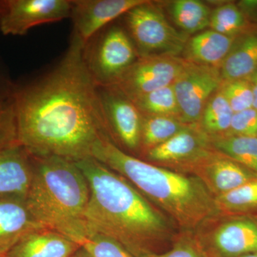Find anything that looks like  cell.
<instances>
[{"label": "cell", "instance_id": "cell-1", "mask_svg": "<svg viewBox=\"0 0 257 257\" xmlns=\"http://www.w3.org/2000/svg\"><path fill=\"white\" fill-rule=\"evenodd\" d=\"M83 49L84 42L72 32L55 66L15 84L18 141L32 156L78 162L92 157L94 147L110 138Z\"/></svg>", "mask_w": 257, "mask_h": 257}, {"label": "cell", "instance_id": "cell-2", "mask_svg": "<svg viewBox=\"0 0 257 257\" xmlns=\"http://www.w3.org/2000/svg\"><path fill=\"white\" fill-rule=\"evenodd\" d=\"M87 179L89 234L114 240L135 257H151L172 245L171 219L119 174L92 157L75 162Z\"/></svg>", "mask_w": 257, "mask_h": 257}, {"label": "cell", "instance_id": "cell-3", "mask_svg": "<svg viewBox=\"0 0 257 257\" xmlns=\"http://www.w3.org/2000/svg\"><path fill=\"white\" fill-rule=\"evenodd\" d=\"M92 157L126 179L185 231H194L219 215L214 197L195 176L140 160L109 138L96 145Z\"/></svg>", "mask_w": 257, "mask_h": 257}, {"label": "cell", "instance_id": "cell-4", "mask_svg": "<svg viewBox=\"0 0 257 257\" xmlns=\"http://www.w3.org/2000/svg\"><path fill=\"white\" fill-rule=\"evenodd\" d=\"M33 171L25 197L34 219L43 227L82 245L89 235L85 212L89 187L73 161L31 155Z\"/></svg>", "mask_w": 257, "mask_h": 257}, {"label": "cell", "instance_id": "cell-5", "mask_svg": "<svg viewBox=\"0 0 257 257\" xmlns=\"http://www.w3.org/2000/svg\"><path fill=\"white\" fill-rule=\"evenodd\" d=\"M139 57L126 29L114 22L84 44V64L97 87L116 84Z\"/></svg>", "mask_w": 257, "mask_h": 257}, {"label": "cell", "instance_id": "cell-6", "mask_svg": "<svg viewBox=\"0 0 257 257\" xmlns=\"http://www.w3.org/2000/svg\"><path fill=\"white\" fill-rule=\"evenodd\" d=\"M123 16L124 28L140 57L177 56L185 48L187 36L170 25L155 3L146 0Z\"/></svg>", "mask_w": 257, "mask_h": 257}, {"label": "cell", "instance_id": "cell-7", "mask_svg": "<svg viewBox=\"0 0 257 257\" xmlns=\"http://www.w3.org/2000/svg\"><path fill=\"white\" fill-rule=\"evenodd\" d=\"M215 151L211 138L199 124H194L145 154L147 162L187 174Z\"/></svg>", "mask_w": 257, "mask_h": 257}, {"label": "cell", "instance_id": "cell-8", "mask_svg": "<svg viewBox=\"0 0 257 257\" xmlns=\"http://www.w3.org/2000/svg\"><path fill=\"white\" fill-rule=\"evenodd\" d=\"M187 62L177 56L140 57L113 86L135 100L152 91L173 85Z\"/></svg>", "mask_w": 257, "mask_h": 257}, {"label": "cell", "instance_id": "cell-9", "mask_svg": "<svg viewBox=\"0 0 257 257\" xmlns=\"http://www.w3.org/2000/svg\"><path fill=\"white\" fill-rule=\"evenodd\" d=\"M223 82L219 69L187 62L173 84L181 121L199 124L208 101Z\"/></svg>", "mask_w": 257, "mask_h": 257}, {"label": "cell", "instance_id": "cell-10", "mask_svg": "<svg viewBox=\"0 0 257 257\" xmlns=\"http://www.w3.org/2000/svg\"><path fill=\"white\" fill-rule=\"evenodd\" d=\"M109 136L130 152L141 151L143 115L116 86L97 87Z\"/></svg>", "mask_w": 257, "mask_h": 257}, {"label": "cell", "instance_id": "cell-11", "mask_svg": "<svg viewBox=\"0 0 257 257\" xmlns=\"http://www.w3.org/2000/svg\"><path fill=\"white\" fill-rule=\"evenodd\" d=\"M72 0H4L3 35L24 36L38 25L70 18Z\"/></svg>", "mask_w": 257, "mask_h": 257}, {"label": "cell", "instance_id": "cell-12", "mask_svg": "<svg viewBox=\"0 0 257 257\" xmlns=\"http://www.w3.org/2000/svg\"><path fill=\"white\" fill-rule=\"evenodd\" d=\"M223 216L212 231L199 236L210 256L239 257L257 253V215Z\"/></svg>", "mask_w": 257, "mask_h": 257}, {"label": "cell", "instance_id": "cell-13", "mask_svg": "<svg viewBox=\"0 0 257 257\" xmlns=\"http://www.w3.org/2000/svg\"><path fill=\"white\" fill-rule=\"evenodd\" d=\"M146 0H72L74 30L86 43L96 32Z\"/></svg>", "mask_w": 257, "mask_h": 257}, {"label": "cell", "instance_id": "cell-14", "mask_svg": "<svg viewBox=\"0 0 257 257\" xmlns=\"http://www.w3.org/2000/svg\"><path fill=\"white\" fill-rule=\"evenodd\" d=\"M189 174L200 179L214 197L257 179L254 172L216 150L193 167Z\"/></svg>", "mask_w": 257, "mask_h": 257}, {"label": "cell", "instance_id": "cell-15", "mask_svg": "<svg viewBox=\"0 0 257 257\" xmlns=\"http://www.w3.org/2000/svg\"><path fill=\"white\" fill-rule=\"evenodd\" d=\"M40 228L43 226L32 216L25 198L0 195V254H6L24 236Z\"/></svg>", "mask_w": 257, "mask_h": 257}, {"label": "cell", "instance_id": "cell-16", "mask_svg": "<svg viewBox=\"0 0 257 257\" xmlns=\"http://www.w3.org/2000/svg\"><path fill=\"white\" fill-rule=\"evenodd\" d=\"M32 171L31 155L20 144L0 150V195L26 197Z\"/></svg>", "mask_w": 257, "mask_h": 257}, {"label": "cell", "instance_id": "cell-17", "mask_svg": "<svg viewBox=\"0 0 257 257\" xmlns=\"http://www.w3.org/2000/svg\"><path fill=\"white\" fill-rule=\"evenodd\" d=\"M80 246L64 235L43 227L24 236L6 257H71Z\"/></svg>", "mask_w": 257, "mask_h": 257}, {"label": "cell", "instance_id": "cell-18", "mask_svg": "<svg viewBox=\"0 0 257 257\" xmlns=\"http://www.w3.org/2000/svg\"><path fill=\"white\" fill-rule=\"evenodd\" d=\"M237 37L225 36L211 30L199 32L187 40L184 60L219 69Z\"/></svg>", "mask_w": 257, "mask_h": 257}, {"label": "cell", "instance_id": "cell-19", "mask_svg": "<svg viewBox=\"0 0 257 257\" xmlns=\"http://www.w3.org/2000/svg\"><path fill=\"white\" fill-rule=\"evenodd\" d=\"M257 69V30H250L235 40L221 64L223 82L247 79Z\"/></svg>", "mask_w": 257, "mask_h": 257}, {"label": "cell", "instance_id": "cell-20", "mask_svg": "<svg viewBox=\"0 0 257 257\" xmlns=\"http://www.w3.org/2000/svg\"><path fill=\"white\" fill-rule=\"evenodd\" d=\"M214 199L219 215H257V179Z\"/></svg>", "mask_w": 257, "mask_h": 257}, {"label": "cell", "instance_id": "cell-21", "mask_svg": "<svg viewBox=\"0 0 257 257\" xmlns=\"http://www.w3.org/2000/svg\"><path fill=\"white\" fill-rule=\"evenodd\" d=\"M234 114L229 102L219 89L208 101L199 124L211 139L226 136Z\"/></svg>", "mask_w": 257, "mask_h": 257}, {"label": "cell", "instance_id": "cell-22", "mask_svg": "<svg viewBox=\"0 0 257 257\" xmlns=\"http://www.w3.org/2000/svg\"><path fill=\"white\" fill-rule=\"evenodd\" d=\"M211 140L214 150L257 175V137L224 136Z\"/></svg>", "mask_w": 257, "mask_h": 257}, {"label": "cell", "instance_id": "cell-23", "mask_svg": "<svg viewBox=\"0 0 257 257\" xmlns=\"http://www.w3.org/2000/svg\"><path fill=\"white\" fill-rule=\"evenodd\" d=\"M189 125L173 116H143L141 151L145 152L165 143Z\"/></svg>", "mask_w": 257, "mask_h": 257}, {"label": "cell", "instance_id": "cell-24", "mask_svg": "<svg viewBox=\"0 0 257 257\" xmlns=\"http://www.w3.org/2000/svg\"><path fill=\"white\" fill-rule=\"evenodd\" d=\"M171 14L179 28L189 34L202 31L209 26L211 12L198 0H176L171 4Z\"/></svg>", "mask_w": 257, "mask_h": 257}, {"label": "cell", "instance_id": "cell-25", "mask_svg": "<svg viewBox=\"0 0 257 257\" xmlns=\"http://www.w3.org/2000/svg\"><path fill=\"white\" fill-rule=\"evenodd\" d=\"M133 101L143 116H168L180 119L173 85L152 91Z\"/></svg>", "mask_w": 257, "mask_h": 257}, {"label": "cell", "instance_id": "cell-26", "mask_svg": "<svg viewBox=\"0 0 257 257\" xmlns=\"http://www.w3.org/2000/svg\"><path fill=\"white\" fill-rule=\"evenodd\" d=\"M211 30L225 36L237 37L250 30L248 20L237 5L226 3L211 13Z\"/></svg>", "mask_w": 257, "mask_h": 257}, {"label": "cell", "instance_id": "cell-27", "mask_svg": "<svg viewBox=\"0 0 257 257\" xmlns=\"http://www.w3.org/2000/svg\"><path fill=\"white\" fill-rule=\"evenodd\" d=\"M220 90L234 113L253 107L252 89L247 79L224 82Z\"/></svg>", "mask_w": 257, "mask_h": 257}, {"label": "cell", "instance_id": "cell-28", "mask_svg": "<svg viewBox=\"0 0 257 257\" xmlns=\"http://www.w3.org/2000/svg\"><path fill=\"white\" fill-rule=\"evenodd\" d=\"M186 232L175 236L168 249L151 257H211L199 236L191 234L192 231Z\"/></svg>", "mask_w": 257, "mask_h": 257}, {"label": "cell", "instance_id": "cell-29", "mask_svg": "<svg viewBox=\"0 0 257 257\" xmlns=\"http://www.w3.org/2000/svg\"><path fill=\"white\" fill-rule=\"evenodd\" d=\"M81 246L94 257H135L114 240L91 233Z\"/></svg>", "mask_w": 257, "mask_h": 257}, {"label": "cell", "instance_id": "cell-30", "mask_svg": "<svg viewBox=\"0 0 257 257\" xmlns=\"http://www.w3.org/2000/svg\"><path fill=\"white\" fill-rule=\"evenodd\" d=\"M18 141L16 113L13 99L0 100V150Z\"/></svg>", "mask_w": 257, "mask_h": 257}, {"label": "cell", "instance_id": "cell-31", "mask_svg": "<svg viewBox=\"0 0 257 257\" xmlns=\"http://www.w3.org/2000/svg\"><path fill=\"white\" fill-rule=\"evenodd\" d=\"M226 136L257 137V109L252 107L234 113Z\"/></svg>", "mask_w": 257, "mask_h": 257}, {"label": "cell", "instance_id": "cell-32", "mask_svg": "<svg viewBox=\"0 0 257 257\" xmlns=\"http://www.w3.org/2000/svg\"><path fill=\"white\" fill-rule=\"evenodd\" d=\"M15 84L16 82L12 79L9 69L0 57V100L13 99Z\"/></svg>", "mask_w": 257, "mask_h": 257}, {"label": "cell", "instance_id": "cell-33", "mask_svg": "<svg viewBox=\"0 0 257 257\" xmlns=\"http://www.w3.org/2000/svg\"><path fill=\"white\" fill-rule=\"evenodd\" d=\"M251 86L253 96V107L257 109V69L247 78Z\"/></svg>", "mask_w": 257, "mask_h": 257}, {"label": "cell", "instance_id": "cell-34", "mask_svg": "<svg viewBox=\"0 0 257 257\" xmlns=\"http://www.w3.org/2000/svg\"><path fill=\"white\" fill-rule=\"evenodd\" d=\"M71 257H94L91 254L89 251H87V249H85L83 246H81L77 250L72 254V256Z\"/></svg>", "mask_w": 257, "mask_h": 257}, {"label": "cell", "instance_id": "cell-35", "mask_svg": "<svg viewBox=\"0 0 257 257\" xmlns=\"http://www.w3.org/2000/svg\"><path fill=\"white\" fill-rule=\"evenodd\" d=\"M3 10H4V0H0V18L3 14Z\"/></svg>", "mask_w": 257, "mask_h": 257}, {"label": "cell", "instance_id": "cell-36", "mask_svg": "<svg viewBox=\"0 0 257 257\" xmlns=\"http://www.w3.org/2000/svg\"><path fill=\"white\" fill-rule=\"evenodd\" d=\"M215 257V256H211ZM239 257H257V253H250V254L244 255V256H241Z\"/></svg>", "mask_w": 257, "mask_h": 257}, {"label": "cell", "instance_id": "cell-37", "mask_svg": "<svg viewBox=\"0 0 257 257\" xmlns=\"http://www.w3.org/2000/svg\"><path fill=\"white\" fill-rule=\"evenodd\" d=\"M0 257H6V254H0Z\"/></svg>", "mask_w": 257, "mask_h": 257}]
</instances>
